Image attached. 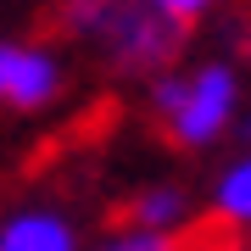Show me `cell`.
Returning a JSON list of instances; mask_svg holds the SVG:
<instances>
[{"mask_svg": "<svg viewBox=\"0 0 251 251\" xmlns=\"http://www.w3.org/2000/svg\"><path fill=\"white\" fill-rule=\"evenodd\" d=\"M212 212L224 224H234V229H251V151L224 168V179L212 190Z\"/></svg>", "mask_w": 251, "mask_h": 251, "instance_id": "obj_6", "label": "cell"}, {"mask_svg": "<svg viewBox=\"0 0 251 251\" xmlns=\"http://www.w3.org/2000/svg\"><path fill=\"white\" fill-rule=\"evenodd\" d=\"M151 6H156V11H162V17H168V23H179V28H190L196 17H206V11L218 6V0H151Z\"/></svg>", "mask_w": 251, "mask_h": 251, "instance_id": "obj_8", "label": "cell"}, {"mask_svg": "<svg viewBox=\"0 0 251 251\" xmlns=\"http://www.w3.org/2000/svg\"><path fill=\"white\" fill-rule=\"evenodd\" d=\"M56 23L117 73H162L184 45V28L168 23L151 0H56Z\"/></svg>", "mask_w": 251, "mask_h": 251, "instance_id": "obj_1", "label": "cell"}, {"mask_svg": "<svg viewBox=\"0 0 251 251\" xmlns=\"http://www.w3.org/2000/svg\"><path fill=\"white\" fill-rule=\"evenodd\" d=\"M90 251H190L184 234H162V229H117L106 240H95Z\"/></svg>", "mask_w": 251, "mask_h": 251, "instance_id": "obj_7", "label": "cell"}, {"mask_svg": "<svg viewBox=\"0 0 251 251\" xmlns=\"http://www.w3.org/2000/svg\"><path fill=\"white\" fill-rule=\"evenodd\" d=\"M78 218L56 201H23L0 212V251H84Z\"/></svg>", "mask_w": 251, "mask_h": 251, "instance_id": "obj_4", "label": "cell"}, {"mask_svg": "<svg viewBox=\"0 0 251 251\" xmlns=\"http://www.w3.org/2000/svg\"><path fill=\"white\" fill-rule=\"evenodd\" d=\"M190 218V201L179 184H145L134 201H128V229H162V234H179Z\"/></svg>", "mask_w": 251, "mask_h": 251, "instance_id": "obj_5", "label": "cell"}, {"mask_svg": "<svg viewBox=\"0 0 251 251\" xmlns=\"http://www.w3.org/2000/svg\"><path fill=\"white\" fill-rule=\"evenodd\" d=\"M234 112H240V78H234V67L229 62H206V67L179 78V100H173V112L162 123H168V134L179 145L201 151V145L224 140Z\"/></svg>", "mask_w": 251, "mask_h": 251, "instance_id": "obj_2", "label": "cell"}, {"mask_svg": "<svg viewBox=\"0 0 251 251\" xmlns=\"http://www.w3.org/2000/svg\"><path fill=\"white\" fill-rule=\"evenodd\" d=\"M212 251H240V246H212Z\"/></svg>", "mask_w": 251, "mask_h": 251, "instance_id": "obj_9", "label": "cell"}, {"mask_svg": "<svg viewBox=\"0 0 251 251\" xmlns=\"http://www.w3.org/2000/svg\"><path fill=\"white\" fill-rule=\"evenodd\" d=\"M67 73L56 50L28 45V39H0V106L6 112H39L62 95Z\"/></svg>", "mask_w": 251, "mask_h": 251, "instance_id": "obj_3", "label": "cell"}]
</instances>
